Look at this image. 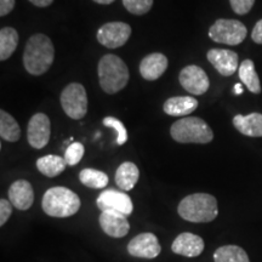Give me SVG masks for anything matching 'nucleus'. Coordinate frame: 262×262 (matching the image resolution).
<instances>
[{
	"label": "nucleus",
	"instance_id": "5",
	"mask_svg": "<svg viewBox=\"0 0 262 262\" xmlns=\"http://www.w3.org/2000/svg\"><path fill=\"white\" fill-rule=\"evenodd\" d=\"M171 137L179 143H205L211 142L214 133L204 120L198 117H186L178 120L170 129Z\"/></svg>",
	"mask_w": 262,
	"mask_h": 262
},
{
	"label": "nucleus",
	"instance_id": "12",
	"mask_svg": "<svg viewBox=\"0 0 262 262\" xmlns=\"http://www.w3.org/2000/svg\"><path fill=\"white\" fill-rule=\"evenodd\" d=\"M51 135V123L47 114L37 113L31 118L27 127L29 145L35 149H41L48 145Z\"/></svg>",
	"mask_w": 262,
	"mask_h": 262
},
{
	"label": "nucleus",
	"instance_id": "31",
	"mask_svg": "<svg viewBox=\"0 0 262 262\" xmlns=\"http://www.w3.org/2000/svg\"><path fill=\"white\" fill-rule=\"evenodd\" d=\"M12 205L11 202L2 199L0 201V226H4L8 222L9 217L12 214Z\"/></svg>",
	"mask_w": 262,
	"mask_h": 262
},
{
	"label": "nucleus",
	"instance_id": "15",
	"mask_svg": "<svg viewBox=\"0 0 262 262\" xmlns=\"http://www.w3.org/2000/svg\"><path fill=\"white\" fill-rule=\"evenodd\" d=\"M204 241L199 235L193 234L191 232H185L176 237L172 242V253L182 255L186 257H196L204 250Z\"/></svg>",
	"mask_w": 262,
	"mask_h": 262
},
{
	"label": "nucleus",
	"instance_id": "9",
	"mask_svg": "<svg viewBox=\"0 0 262 262\" xmlns=\"http://www.w3.org/2000/svg\"><path fill=\"white\" fill-rule=\"evenodd\" d=\"M97 208L101 211H117L125 216L133 214L134 204L133 201L126 193L117 189H106L98 195L96 201Z\"/></svg>",
	"mask_w": 262,
	"mask_h": 262
},
{
	"label": "nucleus",
	"instance_id": "18",
	"mask_svg": "<svg viewBox=\"0 0 262 262\" xmlns=\"http://www.w3.org/2000/svg\"><path fill=\"white\" fill-rule=\"evenodd\" d=\"M198 107V101L191 96H175L165 101L163 110L168 116L185 117L194 112Z\"/></svg>",
	"mask_w": 262,
	"mask_h": 262
},
{
	"label": "nucleus",
	"instance_id": "28",
	"mask_svg": "<svg viewBox=\"0 0 262 262\" xmlns=\"http://www.w3.org/2000/svg\"><path fill=\"white\" fill-rule=\"evenodd\" d=\"M103 125L107 127H111L117 133V143L119 146L124 145L127 141V131L124 126V124L120 122L119 119L114 117H106L103 119Z\"/></svg>",
	"mask_w": 262,
	"mask_h": 262
},
{
	"label": "nucleus",
	"instance_id": "6",
	"mask_svg": "<svg viewBox=\"0 0 262 262\" xmlns=\"http://www.w3.org/2000/svg\"><path fill=\"white\" fill-rule=\"evenodd\" d=\"M247 34V27L238 19L219 18L209 29L211 40L226 45H239L244 41Z\"/></svg>",
	"mask_w": 262,
	"mask_h": 262
},
{
	"label": "nucleus",
	"instance_id": "30",
	"mask_svg": "<svg viewBox=\"0 0 262 262\" xmlns=\"http://www.w3.org/2000/svg\"><path fill=\"white\" fill-rule=\"evenodd\" d=\"M232 10L237 15H247L255 4V0H229Z\"/></svg>",
	"mask_w": 262,
	"mask_h": 262
},
{
	"label": "nucleus",
	"instance_id": "16",
	"mask_svg": "<svg viewBox=\"0 0 262 262\" xmlns=\"http://www.w3.org/2000/svg\"><path fill=\"white\" fill-rule=\"evenodd\" d=\"M9 201L18 210H28L34 202V191L32 185L26 180H17L10 186Z\"/></svg>",
	"mask_w": 262,
	"mask_h": 262
},
{
	"label": "nucleus",
	"instance_id": "11",
	"mask_svg": "<svg viewBox=\"0 0 262 262\" xmlns=\"http://www.w3.org/2000/svg\"><path fill=\"white\" fill-rule=\"evenodd\" d=\"M180 84L187 93L193 95H203L209 90L210 81L204 70L195 64H189L180 72Z\"/></svg>",
	"mask_w": 262,
	"mask_h": 262
},
{
	"label": "nucleus",
	"instance_id": "14",
	"mask_svg": "<svg viewBox=\"0 0 262 262\" xmlns=\"http://www.w3.org/2000/svg\"><path fill=\"white\" fill-rule=\"evenodd\" d=\"M100 226L107 235L112 238H123L129 233L130 225L126 216L117 211H101Z\"/></svg>",
	"mask_w": 262,
	"mask_h": 262
},
{
	"label": "nucleus",
	"instance_id": "8",
	"mask_svg": "<svg viewBox=\"0 0 262 262\" xmlns=\"http://www.w3.org/2000/svg\"><path fill=\"white\" fill-rule=\"evenodd\" d=\"M131 35V27L124 22H108L97 31V40L108 49H117L125 45Z\"/></svg>",
	"mask_w": 262,
	"mask_h": 262
},
{
	"label": "nucleus",
	"instance_id": "4",
	"mask_svg": "<svg viewBox=\"0 0 262 262\" xmlns=\"http://www.w3.org/2000/svg\"><path fill=\"white\" fill-rule=\"evenodd\" d=\"M41 208L51 217H70L79 211L80 198L71 189L57 186L44 193Z\"/></svg>",
	"mask_w": 262,
	"mask_h": 262
},
{
	"label": "nucleus",
	"instance_id": "29",
	"mask_svg": "<svg viewBox=\"0 0 262 262\" xmlns=\"http://www.w3.org/2000/svg\"><path fill=\"white\" fill-rule=\"evenodd\" d=\"M84 152H85V148L83 143L80 142L71 143L64 152V160L66 163H67V165H71V166L77 165V164L81 160V158L84 157Z\"/></svg>",
	"mask_w": 262,
	"mask_h": 262
},
{
	"label": "nucleus",
	"instance_id": "17",
	"mask_svg": "<svg viewBox=\"0 0 262 262\" xmlns=\"http://www.w3.org/2000/svg\"><path fill=\"white\" fill-rule=\"evenodd\" d=\"M168 57L160 52L149 54L141 61L140 73L146 80L153 81L162 77L164 72L168 70Z\"/></svg>",
	"mask_w": 262,
	"mask_h": 262
},
{
	"label": "nucleus",
	"instance_id": "3",
	"mask_svg": "<svg viewBox=\"0 0 262 262\" xmlns=\"http://www.w3.org/2000/svg\"><path fill=\"white\" fill-rule=\"evenodd\" d=\"M100 86L106 94H117L129 83V70L122 58L117 55H104L98 62Z\"/></svg>",
	"mask_w": 262,
	"mask_h": 262
},
{
	"label": "nucleus",
	"instance_id": "20",
	"mask_svg": "<svg viewBox=\"0 0 262 262\" xmlns=\"http://www.w3.org/2000/svg\"><path fill=\"white\" fill-rule=\"evenodd\" d=\"M140 171L136 164L125 162L120 164L116 172V183L122 191H131L139 181Z\"/></svg>",
	"mask_w": 262,
	"mask_h": 262
},
{
	"label": "nucleus",
	"instance_id": "23",
	"mask_svg": "<svg viewBox=\"0 0 262 262\" xmlns=\"http://www.w3.org/2000/svg\"><path fill=\"white\" fill-rule=\"evenodd\" d=\"M18 44V33L12 27H4L0 31V60L5 61L14 54Z\"/></svg>",
	"mask_w": 262,
	"mask_h": 262
},
{
	"label": "nucleus",
	"instance_id": "10",
	"mask_svg": "<svg viewBox=\"0 0 262 262\" xmlns=\"http://www.w3.org/2000/svg\"><path fill=\"white\" fill-rule=\"evenodd\" d=\"M160 251H162V247H160L158 238L150 232L137 234L127 244V253L137 258L152 260L158 256Z\"/></svg>",
	"mask_w": 262,
	"mask_h": 262
},
{
	"label": "nucleus",
	"instance_id": "2",
	"mask_svg": "<svg viewBox=\"0 0 262 262\" xmlns=\"http://www.w3.org/2000/svg\"><path fill=\"white\" fill-rule=\"evenodd\" d=\"M178 212L183 220L194 224L211 222L219 215L217 201L208 193H194L180 202Z\"/></svg>",
	"mask_w": 262,
	"mask_h": 262
},
{
	"label": "nucleus",
	"instance_id": "24",
	"mask_svg": "<svg viewBox=\"0 0 262 262\" xmlns=\"http://www.w3.org/2000/svg\"><path fill=\"white\" fill-rule=\"evenodd\" d=\"M215 262H250L247 251L238 245H224L214 253Z\"/></svg>",
	"mask_w": 262,
	"mask_h": 262
},
{
	"label": "nucleus",
	"instance_id": "21",
	"mask_svg": "<svg viewBox=\"0 0 262 262\" xmlns=\"http://www.w3.org/2000/svg\"><path fill=\"white\" fill-rule=\"evenodd\" d=\"M239 79L242 80L245 86L248 88L249 91L253 94L261 93V84L260 78H258L257 72L255 70V64L251 60H244L239 66L238 70Z\"/></svg>",
	"mask_w": 262,
	"mask_h": 262
},
{
	"label": "nucleus",
	"instance_id": "26",
	"mask_svg": "<svg viewBox=\"0 0 262 262\" xmlns=\"http://www.w3.org/2000/svg\"><path fill=\"white\" fill-rule=\"evenodd\" d=\"M79 180L84 186L94 189H102L108 185L107 173L96 169H83L79 173Z\"/></svg>",
	"mask_w": 262,
	"mask_h": 262
},
{
	"label": "nucleus",
	"instance_id": "25",
	"mask_svg": "<svg viewBox=\"0 0 262 262\" xmlns=\"http://www.w3.org/2000/svg\"><path fill=\"white\" fill-rule=\"evenodd\" d=\"M0 136L8 142H16L21 137L18 123L5 111H0Z\"/></svg>",
	"mask_w": 262,
	"mask_h": 262
},
{
	"label": "nucleus",
	"instance_id": "33",
	"mask_svg": "<svg viewBox=\"0 0 262 262\" xmlns=\"http://www.w3.org/2000/svg\"><path fill=\"white\" fill-rule=\"evenodd\" d=\"M251 39H253L256 44L262 45V19H260V21L255 25L253 32H251Z\"/></svg>",
	"mask_w": 262,
	"mask_h": 262
},
{
	"label": "nucleus",
	"instance_id": "19",
	"mask_svg": "<svg viewBox=\"0 0 262 262\" xmlns=\"http://www.w3.org/2000/svg\"><path fill=\"white\" fill-rule=\"evenodd\" d=\"M233 125L239 133L250 137H262V114L250 113L248 116L238 114L233 118Z\"/></svg>",
	"mask_w": 262,
	"mask_h": 262
},
{
	"label": "nucleus",
	"instance_id": "27",
	"mask_svg": "<svg viewBox=\"0 0 262 262\" xmlns=\"http://www.w3.org/2000/svg\"><path fill=\"white\" fill-rule=\"evenodd\" d=\"M123 5L130 14L141 16L152 9L153 0H123Z\"/></svg>",
	"mask_w": 262,
	"mask_h": 262
},
{
	"label": "nucleus",
	"instance_id": "13",
	"mask_svg": "<svg viewBox=\"0 0 262 262\" xmlns=\"http://www.w3.org/2000/svg\"><path fill=\"white\" fill-rule=\"evenodd\" d=\"M206 57L219 73L225 77H231L238 68V55L232 50L226 49H211L206 54Z\"/></svg>",
	"mask_w": 262,
	"mask_h": 262
},
{
	"label": "nucleus",
	"instance_id": "22",
	"mask_svg": "<svg viewBox=\"0 0 262 262\" xmlns=\"http://www.w3.org/2000/svg\"><path fill=\"white\" fill-rule=\"evenodd\" d=\"M66 165H67V163H66L64 158L54 155L41 157L37 160L38 170L48 178H56L61 172L64 171Z\"/></svg>",
	"mask_w": 262,
	"mask_h": 262
},
{
	"label": "nucleus",
	"instance_id": "7",
	"mask_svg": "<svg viewBox=\"0 0 262 262\" xmlns=\"http://www.w3.org/2000/svg\"><path fill=\"white\" fill-rule=\"evenodd\" d=\"M61 106L72 119H83L88 113V95L83 85L79 83L67 85L61 94Z\"/></svg>",
	"mask_w": 262,
	"mask_h": 262
},
{
	"label": "nucleus",
	"instance_id": "36",
	"mask_svg": "<svg viewBox=\"0 0 262 262\" xmlns=\"http://www.w3.org/2000/svg\"><path fill=\"white\" fill-rule=\"evenodd\" d=\"M93 2L97 3V4H101V5H110V4H112L114 0H93Z\"/></svg>",
	"mask_w": 262,
	"mask_h": 262
},
{
	"label": "nucleus",
	"instance_id": "1",
	"mask_svg": "<svg viewBox=\"0 0 262 262\" xmlns=\"http://www.w3.org/2000/svg\"><path fill=\"white\" fill-rule=\"evenodd\" d=\"M54 60L55 48L50 38L44 34H34L28 39L24 52V64L29 74L47 73Z\"/></svg>",
	"mask_w": 262,
	"mask_h": 262
},
{
	"label": "nucleus",
	"instance_id": "32",
	"mask_svg": "<svg viewBox=\"0 0 262 262\" xmlns=\"http://www.w3.org/2000/svg\"><path fill=\"white\" fill-rule=\"evenodd\" d=\"M15 8V0H0V16H6Z\"/></svg>",
	"mask_w": 262,
	"mask_h": 262
},
{
	"label": "nucleus",
	"instance_id": "35",
	"mask_svg": "<svg viewBox=\"0 0 262 262\" xmlns=\"http://www.w3.org/2000/svg\"><path fill=\"white\" fill-rule=\"evenodd\" d=\"M242 85H243V84H235L234 85L233 91H234L235 95H242V94H243V86H242Z\"/></svg>",
	"mask_w": 262,
	"mask_h": 262
},
{
	"label": "nucleus",
	"instance_id": "34",
	"mask_svg": "<svg viewBox=\"0 0 262 262\" xmlns=\"http://www.w3.org/2000/svg\"><path fill=\"white\" fill-rule=\"evenodd\" d=\"M28 2L38 8H48L54 3V0H28Z\"/></svg>",
	"mask_w": 262,
	"mask_h": 262
}]
</instances>
